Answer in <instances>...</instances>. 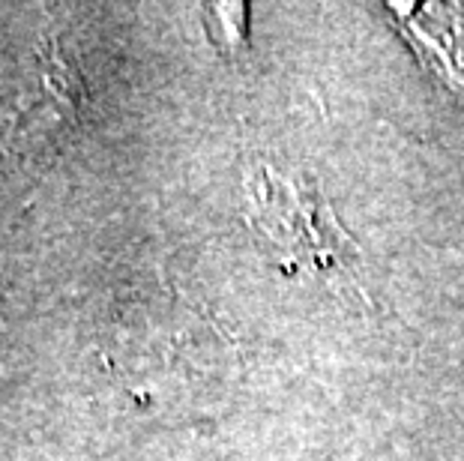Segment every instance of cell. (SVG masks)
Here are the masks:
<instances>
[{"label":"cell","mask_w":464,"mask_h":461,"mask_svg":"<svg viewBox=\"0 0 464 461\" xmlns=\"http://www.w3.org/2000/svg\"><path fill=\"white\" fill-rule=\"evenodd\" d=\"M258 207L264 213V231L270 243L288 249L294 258L318 264L324 273H348L353 261V249L348 234L330 216L327 204L303 198L300 186L288 183L279 174L264 178V195H258Z\"/></svg>","instance_id":"cell-1"}]
</instances>
